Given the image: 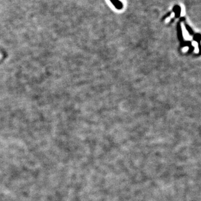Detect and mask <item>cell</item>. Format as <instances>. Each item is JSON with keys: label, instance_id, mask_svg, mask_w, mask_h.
Masks as SVG:
<instances>
[{"label": "cell", "instance_id": "cell-1", "mask_svg": "<svg viewBox=\"0 0 201 201\" xmlns=\"http://www.w3.org/2000/svg\"><path fill=\"white\" fill-rule=\"evenodd\" d=\"M111 2L114 4L116 8L118 9H121L123 8V3L119 0H111Z\"/></svg>", "mask_w": 201, "mask_h": 201}]
</instances>
